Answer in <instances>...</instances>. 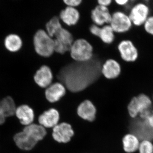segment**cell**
Masks as SVG:
<instances>
[{
  "instance_id": "cell-25",
  "label": "cell",
  "mask_w": 153,
  "mask_h": 153,
  "mask_svg": "<svg viewBox=\"0 0 153 153\" xmlns=\"http://www.w3.org/2000/svg\"><path fill=\"white\" fill-rule=\"evenodd\" d=\"M143 26L146 33L153 36V16H150L148 18Z\"/></svg>"
},
{
  "instance_id": "cell-9",
  "label": "cell",
  "mask_w": 153,
  "mask_h": 153,
  "mask_svg": "<svg viewBox=\"0 0 153 153\" xmlns=\"http://www.w3.org/2000/svg\"><path fill=\"white\" fill-rule=\"evenodd\" d=\"M118 50L121 58L128 63H133L137 60L139 52L133 42L130 40H124L118 45Z\"/></svg>"
},
{
  "instance_id": "cell-28",
  "label": "cell",
  "mask_w": 153,
  "mask_h": 153,
  "mask_svg": "<svg viewBox=\"0 0 153 153\" xmlns=\"http://www.w3.org/2000/svg\"><path fill=\"white\" fill-rule=\"evenodd\" d=\"M99 5L108 7L112 3L111 0H98L97 1Z\"/></svg>"
},
{
  "instance_id": "cell-27",
  "label": "cell",
  "mask_w": 153,
  "mask_h": 153,
  "mask_svg": "<svg viewBox=\"0 0 153 153\" xmlns=\"http://www.w3.org/2000/svg\"><path fill=\"white\" fill-rule=\"evenodd\" d=\"M100 28L101 27L100 26H97L95 24H93L91 26L89 30H90V32L91 34L98 38Z\"/></svg>"
},
{
  "instance_id": "cell-12",
  "label": "cell",
  "mask_w": 153,
  "mask_h": 153,
  "mask_svg": "<svg viewBox=\"0 0 153 153\" xmlns=\"http://www.w3.org/2000/svg\"><path fill=\"white\" fill-rule=\"evenodd\" d=\"M53 79L51 68L47 65H43L36 71L34 76L36 84L42 88H47L52 84Z\"/></svg>"
},
{
  "instance_id": "cell-19",
  "label": "cell",
  "mask_w": 153,
  "mask_h": 153,
  "mask_svg": "<svg viewBox=\"0 0 153 153\" xmlns=\"http://www.w3.org/2000/svg\"><path fill=\"white\" fill-rule=\"evenodd\" d=\"M140 142L139 138L134 134H127L123 139L124 150L127 153L135 152L138 150Z\"/></svg>"
},
{
  "instance_id": "cell-1",
  "label": "cell",
  "mask_w": 153,
  "mask_h": 153,
  "mask_svg": "<svg viewBox=\"0 0 153 153\" xmlns=\"http://www.w3.org/2000/svg\"><path fill=\"white\" fill-rule=\"evenodd\" d=\"M45 128L36 124L26 126L23 131L14 136V140L18 148L25 151H30L37 143L43 140L47 134Z\"/></svg>"
},
{
  "instance_id": "cell-16",
  "label": "cell",
  "mask_w": 153,
  "mask_h": 153,
  "mask_svg": "<svg viewBox=\"0 0 153 153\" xmlns=\"http://www.w3.org/2000/svg\"><path fill=\"white\" fill-rule=\"evenodd\" d=\"M59 18L64 24L68 26H72L78 23L80 15L75 8L66 7L60 12Z\"/></svg>"
},
{
  "instance_id": "cell-20",
  "label": "cell",
  "mask_w": 153,
  "mask_h": 153,
  "mask_svg": "<svg viewBox=\"0 0 153 153\" xmlns=\"http://www.w3.org/2000/svg\"><path fill=\"white\" fill-rule=\"evenodd\" d=\"M4 46L6 49L11 52H18L22 46V39L16 34H10L4 40Z\"/></svg>"
},
{
  "instance_id": "cell-26",
  "label": "cell",
  "mask_w": 153,
  "mask_h": 153,
  "mask_svg": "<svg viewBox=\"0 0 153 153\" xmlns=\"http://www.w3.org/2000/svg\"><path fill=\"white\" fill-rule=\"evenodd\" d=\"M63 3L67 7L75 8L81 4L82 3L81 0H64Z\"/></svg>"
},
{
  "instance_id": "cell-13",
  "label": "cell",
  "mask_w": 153,
  "mask_h": 153,
  "mask_svg": "<svg viewBox=\"0 0 153 153\" xmlns=\"http://www.w3.org/2000/svg\"><path fill=\"white\" fill-rule=\"evenodd\" d=\"M121 71L120 64L113 59L106 60L101 68L102 74L105 78L109 79L118 78L120 75Z\"/></svg>"
},
{
  "instance_id": "cell-30",
  "label": "cell",
  "mask_w": 153,
  "mask_h": 153,
  "mask_svg": "<svg viewBox=\"0 0 153 153\" xmlns=\"http://www.w3.org/2000/svg\"><path fill=\"white\" fill-rule=\"evenodd\" d=\"M6 117L0 107V125L3 124L5 121Z\"/></svg>"
},
{
  "instance_id": "cell-11",
  "label": "cell",
  "mask_w": 153,
  "mask_h": 153,
  "mask_svg": "<svg viewBox=\"0 0 153 153\" xmlns=\"http://www.w3.org/2000/svg\"><path fill=\"white\" fill-rule=\"evenodd\" d=\"M111 16L108 8L97 5L91 10V17L94 24L100 27L110 24Z\"/></svg>"
},
{
  "instance_id": "cell-8",
  "label": "cell",
  "mask_w": 153,
  "mask_h": 153,
  "mask_svg": "<svg viewBox=\"0 0 153 153\" xmlns=\"http://www.w3.org/2000/svg\"><path fill=\"white\" fill-rule=\"evenodd\" d=\"M149 7L142 2L137 3L131 9L128 14L133 25L136 27L142 26L150 16Z\"/></svg>"
},
{
  "instance_id": "cell-3",
  "label": "cell",
  "mask_w": 153,
  "mask_h": 153,
  "mask_svg": "<svg viewBox=\"0 0 153 153\" xmlns=\"http://www.w3.org/2000/svg\"><path fill=\"white\" fill-rule=\"evenodd\" d=\"M33 43L36 53L42 57H50L55 52L54 40L45 30H39L36 32Z\"/></svg>"
},
{
  "instance_id": "cell-4",
  "label": "cell",
  "mask_w": 153,
  "mask_h": 153,
  "mask_svg": "<svg viewBox=\"0 0 153 153\" xmlns=\"http://www.w3.org/2000/svg\"><path fill=\"white\" fill-rule=\"evenodd\" d=\"M71 58L77 62H85L93 57V48L92 45L83 38L76 39L72 43L70 49Z\"/></svg>"
},
{
  "instance_id": "cell-17",
  "label": "cell",
  "mask_w": 153,
  "mask_h": 153,
  "mask_svg": "<svg viewBox=\"0 0 153 153\" xmlns=\"http://www.w3.org/2000/svg\"><path fill=\"white\" fill-rule=\"evenodd\" d=\"M15 114L20 123L25 126L33 123L35 118L33 109L27 105H23L17 107Z\"/></svg>"
},
{
  "instance_id": "cell-2",
  "label": "cell",
  "mask_w": 153,
  "mask_h": 153,
  "mask_svg": "<svg viewBox=\"0 0 153 153\" xmlns=\"http://www.w3.org/2000/svg\"><path fill=\"white\" fill-rule=\"evenodd\" d=\"M140 119L133 122L131 125V133L136 135L139 139H153V111L151 109L140 115Z\"/></svg>"
},
{
  "instance_id": "cell-10",
  "label": "cell",
  "mask_w": 153,
  "mask_h": 153,
  "mask_svg": "<svg viewBox=\"0 0 153 153\" xmlns=\"http://www.w3.org/2000/svg\"><path fill=\"white\" fill-rule=\"evenodd\" d=\"M74 134L71 126L66 123L59 124L53 128L52 137L57 142L68 143Z\"/></svg>"
},
{
  "instance_id": "cell-21",
  "label": "cell",
  "mask_w": 153,
  "mask_h": 153,
  "mask_svg": "<svg viewBox=\"0 0 153 153\" xmlns=\"http://www.w3.org/2000/svg\"><path fill=\"white\" fill-rule=\"evenodd\" d=\"M0 107L6 117L13 116L15 114L17 108L14 100L11 97L3 98L0 101Z\"/></svg>"
},
{
  "instance_id": "cell-5",
  "label": "cell",
  "mask_w": 153,
  "mask_h": 153,
  "mask_svg": "<svg viewBox=\"0 0 153 153\" xmlns=\"http://www.w3.org/2000/svg\"><path fill=\"white\" fill-rule=\"evenodd\" d=\"M152 101L149 97L142 93L131 99L128 106L130 116L135 119L138 116L151 109Z\"/></svg>"
},
{
  "instance_id": "cell-18",
  "label": "cell",
  "mask_w": 153,
  "mask_h": 153,
  "mask_svg": "<svg viewBox=\"0 0 153 153\" xmlns=\"http://www.w3.org/2000/svg\"><path fill=\"white\" fill-rule=\"evenodd\" d=\"M77 112L78 115L83 119L91 122L95 119L96 109L91 102L86 100L79 105Z\"/></svg>"
},
{
  "instance_id": "cell-15",
  "label": "cell",
  "mask_w": 153,
  "mask_h": 153,
  "mask_svg": "<svg viewBox=\"0 0 153 153\" xmlns=\"http://www.w3.org/2000/svg\"><path fill=\"white\" fill-rule=\"evenodd\" d=\"M60 115L57 110L51 108L44 111L38 118L40 125L44 128H50L55 127L58 124Z\"/></svg>"
},
{
  "instance_id": "cell-29",
  "label": "cell",
  "mask_w": 153,
  "mask_h": 153,
  "mask_svg": "<svg viewBox=\"0 0 153 153\" xmlns=\"http://www.w3.org/2000/svg\"><path fill=\"white\" fill-rule=\"evenodd\" d=\"M115 2L118 5L120 6H125L129 2L128 0H116Z\"/></svg>"
},
{
  "instance_id": "cell-14",
  "label": "cell",
  "mask_w": 153,
  "mask_h": 153,
  "mask_svg": "<svg viewBox=\"0 0 153 153\" xmlns=\"http://www.w3.org/2000/svg\"><path fill=\"white\" fill-rule=\"evenodd\" d=\"M65 86L62 83L56 82L51 84L47 88L45 91V96L50 102H55L59 101L66 94Z\"/></svg>"
},
{
  "instance_id": "cell-7",
  "label": "cell",
  "mask_w": 153,
  "mask_h": 153,
  "mask_svg": "<svg viewBox=\"0 0 153 153\" xmlns=\"http://www.w3.org/2000/svg\"><path fill=\"white\" fill-rule=\"evenodd\" d=\"M110 25L115 33L121 34L130 31L133 24L128 15L122 11H117L112 14Z\"/></svg>"
},
{
  "instance_id": "cell-24",
  "label": "cell",
  "mask_w": 153,
  "mask_h": 153,
  "mask_svg": "<svg viewBox=\"0 0 153 153\" xmlns=\"http://www.w3.org/2000/svg\"><path fill=\"white\" fill-rule=\"evenodd\" d=\"M138 151L139 153H153V143L150 140H142Z\"/></svg>"
},
{
  "instance_id": "cell-6",
  "label": "cell",
  "mask_w": 153,
  "mask_h": 153,
  "mask_svg": "<svg viewBox=\"0 0 153 153\" xmlns=\"http://www.w3.org/2000/svg\"><path fill=\"white\" fill-rule=\"evenodd\" d=\"M52 38L55 44V52L64 55L70 51L74 39L71 33L67 29L62 27L56 32Z\"/></svg>"
},
{
  "instance_id": "cell-23",
  "label": "cell",
  "mask_w": 153,
  "mask_h": 153,
  "mask_svg": "<svg viewBox=\"0 0 153 153\" xmlns=\"http://www.w3.org/2000/svg\"><path fill=\"white\" fill-rule=\"evenodd\" d=\"M62 27L60 18L54 16L46 24V32L50 37L53 38L56 32Z\"/></svg>"
},
{
  "instance_id": "cell-22",
  "label": "cell",
  "mask_w": 153,
  "mask_h": 153,
  "mask_svg": "<svg viewBox=\"0 0 153 153\" xmlns=\"http://www.w3.org/2000/svg\"><path fill=\"white\" fill-rule=\"evenodd\" d=\"M114 33L110 25H105L100 28L98 38L105 44H111L114 40Z\"/></svg>"
}]
</instances>
